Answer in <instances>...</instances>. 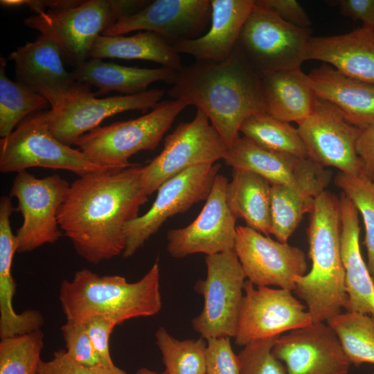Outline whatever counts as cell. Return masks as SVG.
I'll list each match as a JSON object with an SVG mask.
<instances>
[{
  "instance_id": "cell-15",
  "label": "cell",
  "mask_w": 374,
  "mask_h": 374,
  "mask_svg": "<svg viewBox=\"0 0 374 374\" xmlns=\"http://www.w3.org/2000/svg\"><path fill=\"white\" fill-rule=\"evenodd\" d=\"M297 130L308 159L346 175H364L357 150L360 129L348 122L332 104L318 98L312 112Z\"/></svg>"
},
{
  "instance_id": "cell-10",
  "label": "cell",
  "mask_w": 374,
  "mask_h": 374,
  "mask_svg": "<svg viewBox=\"0 0 374 374\" xmlns=\"http://www.w3.org/2000/svg\"><path fill=\"white\" fill-rule=\"evenodd\" d=\"M227 150L207 116L197 109L193 121L179 123L166 137L161 153L142 166L143 188L149 196L165 181L191 167L224 159Z\"/></svg>"
},
{
  "instance_id": "cell-8",
  "label": "cell",
  "mask_w": 374,
  "mask_h": 374,
  "mask_svg": "<svg viewBox=\"0 0 374 374\" xmlns=\"http://www.w3.org/2000/svg\"><path fill=\"white\" fill-rule=\"evenodd\" d=\"M312 37L310 28L289 24L254 1L238 45L261 77L271 72L301 68L308 60Z\"/></svg>"
},
{
  "instance_id": "cell-7",
  "label": "cell",
  "mask_w": 374,
  "mask_h": 374,
  "mask_svg": "<svg viewBox=\"0 0 374 374\" xmlns=\"http://www.w3.org/2000/svg\"><path fill=\"white\" fill-rule=\"evenodd\" d=\"M51 109L33 114L23 120L8 136L0 140V171L17 173L33 167L71 171L80 177L114 170L98 166L79 150L53 136ZM117 170V169H116Z\"/></svg>"
},
{
  "instance_id": "cell-25",
  "label": "cell",
  "mask_w": 374,
  "mask_h": 374,
  "mask_svg": "<svg viewBox=\"0 0 374 374\" xmlns=\"http://www.w3.org/2000/svg\"><path fill=\"white\" fill-rule=\"evenodd\" d=\"M15 211L8 196L0 200V338L24 335L40 330L44 324L42 314L36 310L17 313L13 308L15 283L11 267L17 252L16 238L10 226Z\"/></svg>"
},
{
  "instance_id": "cell-36",
  "label": "cell",
  "mask_w": 374,
  "mask_h": 374,
  "mask_svg": "<svg viewBox=\"0 0 374 374\" xmlns=\"http://www.w3.org/2000/svg\"><path fill=\"white\" fill-rule=\"evenodd\" d=\"M43 347L41 329L1 339L0 374H37Z\"/></svg>"
},
{
  "instance_id": "cell-3",
  "label": "cell",
  "mask_w": 374,
  "mask_h": 374,
  "mask_svg": "<svg viewBox=\"0 0 374 374\" xmlns=\"http://www.w3.org/2000/svg\"><path fill=\"white\" fill-rule=\"evenodd\" d=\"M310 214L308 236L312 267L295 278L294 292L305 301L312 322H326L340 314L347 302L339 197L323 190L314 198Z\"/></svg>"
},
{
  "instance_id": "cell-17",
  "label": "cell",
  "mask_w": 374,
  "mask_h": 374,
  "mask_svg": "<svg viewBox=\"0 0 374 374\" xmlns=\"http://www.w3.org/2000/svg\"><path fill=\"white\" fill-rule=\"evenodd\" d=\"M234 250L247 280L256 286L294 291L295 278L306 274L304 252L247 226H238Z\"/></svg>"
},
{
  "instance_id": "cell-6",
  "label": "cell",
  "mask_w": 374,
  "mask_h": 374,
  "mask_svg": "<svg viewBox=\"0 0 374 374\" xmlns=\"http://www.w3.org/2000/svg\"><path fill=\"white\" fill-rule=\"evenodd\" d=\"M186 107L181 100H166L136 118L98 127L75 145L98 166L114 170L133 166L129 159L140 151L154 150Z\"/></svg>"
},
{
  "instance_id": "cell-35",
  "label": "cell",
  "mask_w": 374,
  "mask_h": 374,
  "mask_svg": "<svg viewBox=\"0 0 374 374\" xmlns=\"http://www.w3.org/2000/svg\"><path fill=\"white\" fill-rule=\"evenodd\" d=\"M314 198L290 188L271 185V235L280 242H287L305 213H310Z\"/></svg>"
},
{
  "instance_id": "cell-16",
  "label": "cell",
  "mask_w": 374,
  "mask_h": 374,
  "mask_svg": "<svg viewBox=\"0 0 374 374\" xmlns=\"http://www.w3.org/2000/svg\"><path fill=\"white\" fill-rule=\"evenodd\" d=\"M62 58L57 46L41 34L8 56L15 63L17 81L46 98L55 113L72 99L91 93L90 86L65 69Z\"/></svg>"
},
{
  "instance_id": "cell-20",
  "label": "cell",
  "mask_w": 374,
  "mask_h": 374,
  "mask_svg": "<svg viewBox=\"0 0 374 374\" xmlns=\"http://www.w3.org/2000/svg\"><path fill=\"white\" fill-rule=\"evenodd\" d=\"M211 0H157L121 17L103 35L145 30L161 35L172 45L200 37L211 21Z\"/></svg>"
},
{
  "instance_id": "cell-39",
  "label": "cell",
  "mask_w": 374,
  "mask_h": 374,
  "mask_svg": "<svg viewBox=\"0 0 374 374\" xmlns=\"http://www.w3.org/2000/svg\"><path fill=\"white\" fill-rule=\"evenodd\" d=\"M61 332L66 352L73 359L89 366H104L94 350L84 323L66 322L62 326Z\"/></svg>"
},
{
  "instance_id": "cell-29",
  "label": "cell",
  "mask_w": 374,
  "mask_h": 374,
  "mask_svg": "<svg viewBox=\"0 0 374 374\" xmlns=\"http://www.w3.org/2000/svg\"><path fill=\"white\" fill-rule=\"evenodd\" d=\"M227 205L236 219L265 235L271 234V184L261 176L233 170L226 190Z\"/></svg>"
},
{
  "instance_id": "cell-21",
  "label": "cell",
  "mask_w": 374,
  "mask_h": 374,
  "mask_svg": "<svg viewBox=\"0 0 374 374\" xmlns=\"http://www.w3.org/2000/svg\"><path fill=\"white\" fill-rule=\"evenodd\" d=\"M164 93L163 89H153L105 98H96V93L84 94L67 102L57 112H53L50 130L57 140L71 146L109 116L130 110L152 109Z\"/></svg>"
},
{
  "instance_id": "cell-24",
  "label": "cell",
  "mask_w": 374,
  "mask_h": 374,
  "mask_svg": "<svg viewBox=\"0 0 374 374\" xmlns=\"http://www.w3.org/2000/svg\"><path fill=\"white\" fill-rule=\"evenodd\" d=\"M308 58L348 78L374 83V29L362 26L345 34L312 37Z\"/></svg>"
},
{
  "instance_id": "cell-45",
  "label": "cell",
  "mask_w": 374,
  "mask_h": 374,
  "mask_svg": "<svg viewBox=\"0 0 374 374\" xmlns=\"http://www.w3.org/2000/svg\"><path fill=\"white\" fill-rule=\"evenodd\" d=\"M357 143V150L363 166V173L374 181V122L364 125Z\"/></svg>"
},
{
  "instance_id": "cell-43",
  "label": "cell",
  "mask_w": 374,
  "mask_h": 374,
  "mask_svg": "<svg viewBox=\"0 0 374 374\" xmlns=\"http://www.w3.org/2000/svg\"><path fill=\"white\" fill-rule=\"evenodd\" d=\"M255 3L276 12L282 19L294 26L310 28L312 21L301 5L296 0H256Z\"/></svg>"
},
{
  "instance_id": "cell-32",
  "label": "cell",
  "mask_w": 374,
  "mask_h": 374,
  "mask_svg": "<svg viewBox=\"0 0 374 374\" xmlns=\"http://www.w3.org/2000/svg\"><path fill=\"white\" fill-rule=\"evenodd\" d=\"M6 60L0 58V136H8L28 116L42 112L48 100L6 75Z\"/></svg>"
},
{
  "instance_id": "cell-18",
  "label": "cell",
  "mask_w": 374,
  "mask_h": 374,
  "mask_svg": "<svg viewBox=\"0 0 374 374\" xmlns=\"http://www.w3.org/2000/svg\"><path fill=\"white\" fill-rule=\"evenodd\" d=\"M228 182L226 177L218 174L195 220L168 232L166 249L172 257L183 258L198 253L210 256L234 249L237 219L226 203Z\"/></svg>"
},
{
  "instance_id": "cell-19",
  "label": "cell",
  "mask_w": 374,
  "mask_h": 374,
  "mask_svg": "<svg viewBox=\"0 0 374 374\" xmlns=\"http://www.w3.org/2000/svg\"><path fill=\"white\" fill-rule=\"evenodd\" d=\"M272 352L287 374H348L351 365L326 322H312L278 336Z\"/></svg>"
},
{
  "instance_id": "cell-28",
  "label": "cell",
  "mask_w": 374,
  "mask_h": 374,
  "mask_svg": "<svg viewBox=\"0 0 374 374\" xmlns=\"http://www.w3.org/2000/svg\"><path fill=\"white\" fill-rule=\"evenodd\" d=\"M177 71L162 66L155 69L138 68L89 59L72 72L75 79L82 84L98 89L96 96L112 91L132 95L147 91L155 82L173 84Z\"/></svg>"
},
{
  "instance_id": "cell-40",
  "label": "cell",
  "mask_w": 374,
  "mask_h": 374,
  "mask_svg": "<svg viewBox=\"0 0 374 374\" xmlns=\"http://www.w3.org/2000/svg\"><path fill=\"white\" fill-rule=\"evenodd\" d=\"M206 341V374H240L238 355L232 349L230 337Z\"/></svg>"
},
{
  "instance_id": "cell-42",
  "label": "cell",
  "mask_w": 374,
  "mask_h": 374,
  "mask_svg": "<svg viewBox=\"0 0 374 374\" xmlns=\"http://www.w3.org/2000/svg\"><path fill=\"white\" fill-rule=\"evenodd\" d=\"M84 324L102 364L108 368L115 367L109 353V337L116 323L106 317L94 316L87 319Z\"/></svg>"
},
{
  "instance_id": "cell-34",
  "label": "cell",
  "mask_w": 374,
  "mask_h": 374,
  "mask_svg": "<svg viewBox=\"0 0 374 374\" xmlns=\"http://www.w3.org/2000/svg\"><path fill=\"white\" fill-rule=\"evenodd\" d=\"M155 338L165 366L163 374H206L205 339L179 341L162 327L157 330Z\"/></svg>"
},
{
  "instance_id": "cell-5",
  "label": "cell",
  "mask_w": 374,
  "mask_h": 374,
  "mask_svg": "<svg viewBox=\"0 0 374 374\" xmlns=\"http://www.w3.org/2000/svg\"><path fill=\"white\" fill-rule=\"evenodd\" d=\"M146 1L89 0L48 10L24 20L25 26L51 39L62 57L75 69L89 60L96 38L121 17L134 13Z\"/></svg>"
},
{
  "instance_id": "cell-1",
  "label": "cell",
  "mask_w": 374,
  "mask_h": 374,
  "mask_svg": "<svg viewBox=\"0 0 374 374\" xmlns=\"http://www.w3.org/2000/svg\"><path fill=\"white\" fill-rule=\"evenodd\" d=\"M141 175L142 166L135 164L92 172L70 184L57 222L87 262L96 265L123 253L125 226L148 201Z\"/></svg>"
},
{
  "instance_id": "cell-14",
  "label": "cell",
  "mask_w": 374,
  "mask_h": 374,
  "mask_svg": "<svg viewBox=\"0 0 374 374\" xmlns=\"http://www.w3.org/2000/svg\"><path fill=\"white\" fill-rule=\"evenodd\" d=\"M312 323L306 305L293 296L292 291L256 286L246 280L235 343L244 346Z\"/></svg>"
},
{
  "instance_id": "cell-37",
  "label": "cell",
  "mask_w": 374,
  "mask_h": 374,
  "mask_svg": "<svg viewBox=\"0 0 374 374\" xmlns=\"http://www.w3.org/2000/svg\"><path fill=\"white\" fill-rule=\"evenodd\" d=\"M335 182L351 200L362 217L367 266L374 281V181L365 175L353 176L339 172Z\"/></svg>"
},
{
  "instance_id": "cell-33",
  "label": "cell",
  "mask_w": 374,
  "mask_h": 374,
  "mask_svg": "<svg viewBox=\"0 0 374 374\" xmlns=\"http://www.w3.org/2000/svg\"><path fill=\"white\" fill-rule=\"evenodd\" d=\"M326 323L337 335L351 364H374V317L359 312H341Z\"/></svg>"
},
{
  "instance_id": "cell-4",
  "label": "cell",
  "mask_w": 374,
  "mask_h": 374,
  "mask_svg": "<svg viewBox=\"0 0 374 374\" xmlns=\"http://www.w3.org/2000/svg\"><path fill=\"white\" fill-rule=\"evenodd\" d=\"M59 300L70 323L103 316L119 325L130 319L155 315L162 306L159 261L134 283L119 275L100 276L88 269L78 270L71 280L62 282Z\"/></svg>"
},
{
  "instance_id": "cell-2",
  "label": "cell",
  "mask_w": 374,
  "mask_h": 374,
  "mask_svg": "<svg viewBox=\"0 0 374 374\" xmlns=\"http://www.w3.org/2000/svg\"><path fill=\"white\" fill-rule=\"evenodd\" d=\"M167 94L202 111L228 148L247 118L266 112L260 76L238 45L223 62L182 66Z\"/></svg>"
},
{
  "instance_id": "cell-46",
  "label": "cell",
  "mask_w": 374,
  "mask_h": 374,
  "mask_svg": "<svg viewBox=\"0 0 374 374\" xmlns=\"http://www.w3.org/2000/svg\"><path fill=\"white\" fill-rule=\"evenodd\" d=\"M136 374H159V373H157L153 371H151V370H149L148 368H142L141 369H139Z\"/></svg>"
},
{
  "instance_id": "cell-31",
  "label": "cell",
  "mask_w": 374,
  "mask_h": 374,
  "mask_svg": "<svg viewBox=\"0 0 374 374\" xmlns=\"http://www.w3.org/2000/svg\"><path fill=\"white\" fill-rule=\"evenodd\" d=\"M240 132L263 149L308 158L307 149L297 128L267 112L247 118L242 124Z\"/></svg>"
},
{
  "instance_id": "cell-13",
  "label": "cell",
  "mask_w": 374,
  "mask_h": 374,
  "mask_svg": "<svg viewBox=\"0 0 374 374\" xmlns=\"http://www.w3.org/2000/svg\"><path fill=\"white\" fill-rule=\"evenodd\" d=\"M225 164L233 170L254 172L271 185L290 188L315 198L325 190L331 172L308 158L263 149L239 136L228 148Z\"/></svg>"
},
{
  "instance_id": "cell-38",
  "label": "cell",
  "mask_w": 374,
  "mask_h": 374,
  "mask_svg": "<svg viewBox=\"0 0 374 374\" xmlns=\"http://www.w3.org/2000/svg\"><path fill=\"white\" fill-rule=\"evenodd\" d=\"M278 337L253 341L245 345L238 355L240 374H287L284 364L272 352Z\"/></svg>"
},
{
  "instance_id": "cell-22",
  "label": "cell",
  "mask_w": 374,
  "mask_h": 374,
  "mask_svg": "<svg viewBox=\"0 0 374 374\" xmlns=\"http://www.w3.org/2000/svg\"><path fill=\"white\" fill-rule=\"evenodd\" d=\"M211 4L208 30L199 37L173 44L176 53L192 55L197 61L213 62H223L231 55L254 0H211Z\"/></svg>"
},
{
  "instance_id": "cell-41",
  "label": "cell",
  "mask_w": 374,
  "mask_h": 374,
  "mask_svg": "<svg viewBox=\"0 0 374 374\" xmlns=\"http://www.w3.org/2000/svg\"><path fill=\"white\" fill-rule=\"evenodd\" d=\"M37 374H126L117 366H89L73 359L64 350L54 353L53 358L41 361Z\"/></svg>"
},
{
  "instance_id": "cell-30",
  "label": "cell",
  "mask_w": 374,
  "mask_h": 374,
  "mask_svg": "<svg viewBox=\"0 0 374 374\" xmlns=\"http://www.w3.org/2000/svg\"><path fill=\"white\" fill-rule=\"evenodd\" d=\"M118 58L154 62L174 70L181 68L179 55L161 35L150 31L132 36L100 35L95 40L89 59Z\"/></svg>"
},
{
  "instance_id": "cell-11",
  "label": "cell",
  "mask_w": 374,
  "mask_h": 374,
  "mask_svg": "<svg viewBox=\"0 0 374 374\" xmlns=\"http://www.w3.org/2000/svg\"><path fill=\"white\" fill-rule=\"evenodd\" d=\"M70 184L59 175L42 179L26 170L14 179L10 197L17 200L23 222L15 234L17 253H26L46 244H53L62 235L57 222L58 211Z\"/></svg>"
},
{
  "instance_id": "cell-27",
  "label": "cell",
  "mask_w": 374,
  "mask_h": 374,
  "mask_svg": "<svg viewBox=\"0 0 374 374\" xmlns=\"http://www.w3.org/2000/svg\"><path fill=\"white\" fill-rule=\"evenodd\" d=\"M260 79L268 114L287 123L298 124L311 114L318 97L308 75L301 68L269 73Z\"/></svg>"
},
{
  "instance_id": "cell-23",
  "label": "cell",
  "mask_w": 374,
  "mask_h": 374,
  "mask_svg": "<svg viewBox=\"0 0 374 374\" xmlns=\"http://www.w3.org/2000/svg\"><path fill=\"white\" fill-rule=\"evenodd\" d=\"M341 250L345 270V310L374 317V281L359 246V212L344 193L339 197Z\"/></svg>"
},
{
  "instance_id": "cell-26",
  "label": "cell",
  "mask_w": 374,
  "mask_h": 374,
  "mask_svg": "<svg viewBox=\"0 0 374 374\" xmlns=\"http://www.w3.org/2000/svg\"><path fill=\"white\" fill-rule=\"evenodd\" d=\"M308 77L317 96L335 106L348 122L358 127L374 122V83L348 78L327 64Z\"/></svg>"
},
{
  "instance_id": "cell-44",
  "label": "cell",
  "mask_w": 374,
  "mask_h": 374,
  "mask_svg": "<svg viewBox=\"0 0 374 374\" xmlns=\"http://www.w3.org/2000/svg\"><path fill=\"white\" fill-rule=\"evenodd\" d=\"M337 5L341 14L354 21H360L362 27L374 29V0H339Z\"/></svg>"
},
{
  "instance_id": "cell-9",
  "label": "cell",
  "mask_w": 374,
  "mask_h": 374,
  "mask_svg": "<svg viewBox=\"0 0 374 374\" xmlns=\"http://www.w3.org/2000/svg\"><path fill=\"white\" fill-rule=\"evenodd\" d=\"M206 278L195 289L202 294L201 313L193 328L206 340L234 337L244 296L245 275L234 249L206 256Z\"/></svg>"
},
{
  "instance_id": "cell-47",
  "label": "cell",
  "mask_w": 374,
  "mask_h": 374,
  "mask_svg": "<svg viewBox=\"0 0 374 374\" xmlns=\"http://www.w3.org/2000/svg\"><path fill=\"white\" fill-rule=\"evenodd\" d=\"M373 374H374V372H373Z\"/></svg>"
},
{
  "instance_id": "cell-12",
  "label": "cell",
  "mask_w": 374,
  "mask_h": 374,
  "mask_svg": "<svg viewBox=\"0 0 374 374\" xmlns=\"http://www.w3.org/2000/svg\"><path fill=\"white\" fill-rule=\"evenodd\" d=\"M220 168L216 163L195 166L161 184L148 211L125 225L123 257L133 256L168 218L184 213L195 204L206 201Z\"/></svg>"
}]
</instances>
